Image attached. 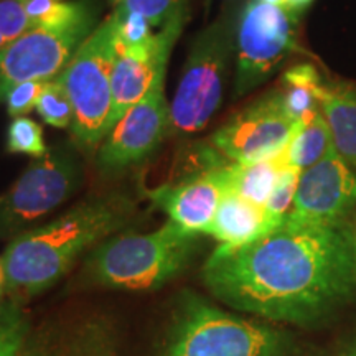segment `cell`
I'll list each match as a JSON object with an SVG mask.
<instances>
[{"mask_svg":"<svg viewBox=\"0 0 356 356\" xmlns=\"http://www.w3.org/2000/svg\"><path fill=\"white\" fill-rule=\"evenodd\" d=\"M202 277L231 309L277 323L312 327L350 302L356 291V238L350 222L277 228L239 246L220 244Z\"/></svg>","mask_w":356,"mask_h":356,"instance_id":"cell-1","label":"cell"},{"mask_svg":"<svg viewBox=\"0 0 356 356\" xmlns=\"http://www.w3.org/2000/svg\"><path fill=\"white\" fill-rule=\"evenodd\" d=\"M136 211L129 195L109 191L83 200L56 220L17 234L0 257L6 291L17 300L48 291L79 256L126 228Z\"/></svg>","mask_w":356,"mask_h":356,"instance_id":"cell-2","label":"cell"},{"mask_svg":"<svg viewBox=\"0 0 356 356\" xmlns=\"http://www.w3.org/2000/svg\"><path fill=\"white\" fill-rule=\"evenodd\" d=\"M157 356H293V345L286 332L186 291L172 307Z\"/></svg>","mask_w":356,"mask_h":356,"instance_id":"cell-3","label":"cell"},{"mask_svg":"<svg viewBox=\"0 0 356 356\" xmlns=\"http://www.w3.org/2000/svg\"><path fill=\"white\" fill-rule=\"evenodd\" d=\"M197 244V233L173 221L152 233L118 234L92 249L84 275L118 291H155L184 273Z\"/></svg>","mask_w":356,"mask_h":356,"instance_id":"cell-4","label":"cell"},{"mask_svg":"<svg viewBox=\"0 0 356 356\" xmlns=\"http://www.w3.org/2000/svg\"><path fill=\"white\" fill-rule=\"evenodd\" d=\"M115 60L114 13L96 26L61 71L74 118L71 134L78 149L92 152L113 131V68Z\"/></svg>","mask_w":356,"mask_h":356,"instance_id":"cell-5","label":"cell"},{"mask_svg":"<svg viewBox=\"0 0 356 356\" xmlns=\"http://www.w3.org/2000/svg\"><path fill=\"white\" fill-rule=\"evenodd\" d=\"M236 26L221 17L195 40L168 106L167 137H185L207 127L220 109Z\"/></svg>","mask_w":356,"mask_h":356,"instance_id":"cell-6","label":"cell"},{"mask_svg":"<svg viewBox=\"0 0 356 356\" xmlns=\"http://www.w3.org/2000/svg\"><path fill=\"white\" fill-rule=\"evenodd\" d=\"M84 181L76 144L50 147L0 197V233L20 234L78 193Z\"/></svg>","mask_w":356,"mask_h":356,"instance_id":"cell-7","label":"cell"},{"mask_svg":"<svg viewBox=\"0 0 356 356\" xmlns=\"http://www.w3.org/2000/svg\"><path fill=\"white\" fill-rule=\"evenodd\" d=\"M97 7L86 0L73 19L30 30L0 50V101L25 81H50L61 74L78 48L96 30Z\"/></svg>","mask_w":356,"mask_h":356,"instance_id":"cell-8","label":"cell"},{"mask_svg":"<svg viewBox=\"0 0 356 356\" xmlns=\"http://www.w3.org/2000/svg\"><path fill=\"white\" fill-rule=\"evenodd\" d=\"M297 24L284 7L249 0L236 25V97L261 86L297 50Z\"/></svg>","mask_w":356,"mask_h":356,"instance_id":"cell-9","label":"cell"},{"mask_svg":"<svg viewBox=\"0 0 356 356\" xmlns=\"http://www.w3.org/2000/svg\"><path fill=\"white\" fill-rule=\"evenodd\" d=\"M299 122L284 111L279 89L234 114L213 134L210 144L231 163H254L282 155Z\"/></svg>","mask_w":356,"mask_h":356,"instance_id":"cell-10","label":"cell"},{"mask_svg":"<svg viewBox=\"0 0 356 356\" xmlns=\"http://www.w3.org/2000/svg\"><path fill=\"white\" fill-rule=\"evenodd\" d=\"M165 74L115 122L97 150V167L104 172H119L145 160L167 137L168 106L165 101Z\"/></svg>","mask_w":356,"mask_h":356,"instance_id":"cell-11","label":"cell"},{"mask_svg":"<svg viewBox=\"0 0 356 356\" xmlns=\"http://www.w3.org/2000/svg\"><path fill=\"white\" fill-rule=\"evenodd\" d=\"M356 207V172L335 150L302 172L287 220L305 225L348 222Z\"/></svg>","mask_w":356,"mask_h":356,"instance_id":"cell-12","label":"cell"},{"mask_svg":"<svg viewBox=\"0 0 356 356\" xmlns=\"http://www.w3.org/2000/svg\"><path fill=\"white\" fill-rule=\"evenodd\" d=\"M186 22V8L172 15L157 32L155 42L145 48L126 50L115 47L113 68V124L122 118L154 86L160 74L167 73L168 58Z\"/></svg>","mask_w":356,"mask_h":356,"instance_id":"cell-13","label":"cell"},{"mask_svg":"<svg viewBox=\"0 0 356 356\" xmlns=\"http://www.w3.org/2000/svg\"><path fill=\"white\" fill-rule=\"evenodd\" d=\"M226 165L186 173L177 181L149 191V198L181 228L197 234L207 233L226 191Z\"/></svg>","mask_w":356,"mask_h":356,"instance_id":"cell-14","label":"cell"},{"mask_svg":"<svg viewBox=\"0 0 356 356\" xmlns=\"http://www.w3.org/2000/svg\"><path fill=\"white\" fill-rule=\"evenodd\" d=\"M320 108L332 131L335 152L356 172V84L327 78Z\"/></svg>","mask_w":356,"mask_h":356,"instance_id":"cell-15","label":"cell"},{"mask_svg":"<svg viewBox=\"0 0 356 356\" xmlns=\"http://www.w3.org/2000/svg\"><path fill=\"white\" fill-rule=\"evenodd\" d=\"M269 233L264 208L248 202L234 191L226 190L207 234L221 244L239 246Z\"/></svg>","mask_w":356,"mask_h":356,"instance_id":"cell-16","label":"cell"},{"mask_svg":"<svg viewBox=\"0 0 356 356\" xmlns=\"http://www.w3.org/2000/svg\"><path fill=\"white\" fill-rule=\"evenodd\" d=\"M325 79L318 70L310 63L293 65L282 74L277 88L282 99L284 111L296 122L305 121L320 111Z\"/></svg>","mask_w":356,"mask_h":356,"instance_id":"cell-17","label":"cell"},{"mask_svg":"<svg viewBox=\"0 0 356 356\" xmlns=\"http://www.w3.org/2000/svg\"><path fill=\"white\" fill-rule=\"evenodd\" d=\"M286 167L284 155L254 163H228L226 190L234 191L248 202L264 208Z\"/></svg>","mask_w":356,"mask_h":356,"instance_id":"cell-18","label":"cell"},{"mask_svg":"<svg viewBox=\"0 0 356 356\" xmlns=\"http://www.w3.org/2000/svg\"><path fill=\"white\" fill-rule=\"evenodd\" d=\"M333 150L335 147H333L332 131L320 109L305 121L299 122L282 155L287 167L304 172L323 160Z\"/></svg>","mask_w":356,"mask_h":356,"instance_id":"cell-19","label":"cell"},{"mask_svg":"<svg viewBox=\"0 0 356 356\" xmlns=\"http://www.w3.org/2000/svg\"><path fill=\"white\" fill-rule=\"evenodd\" d=\"M66 356H119V340L113 322L96 315L70 330Z\"/></svg>","mask_w":356,"mask_h":356,"instance_id":"cell-20","label":"cell"},{"mask_svg":"<svg viewBox=\"0 0 356 356\" xmlns=\"http://www.w3.org/2000/svg\"><path fill=\"white\" fill-rule=\"evenodd\" d=\"M70 330L56 322H44L32 328L15 356H66Z\"/></svg>","mask_w":356,"mask_h":356,"instance_id":"cell-21","label":"cell"},{"mask_svg":"<svg viewBox=\"0 0 356 356\" xmlns=\"http://www.w3.org/2000/svg\"><path fill=\"white\" fill-rule=\"evenodd\" d=\"M35 109L38 111L40 118L47 124H50V126L58 129L71 127L74 111L60 76L50 79V81H44Z\"/></svg>","mask_w":356,"mask_h":356,"instance_id":"cell-22","label":"cell"},{"mask_svg":"<svg viewBox=\"0 0 356 356\" xmlns=\"http://www.w3.org/2000/svg\"><path fill=\"white\" fill-rule=\"evenodd\" d=\"M32 330L30 318L20 302L12 297L0 307V356H15L24 340Z\"/></svg>","mask_w":356,"mask_h":356,"instance_id":"cell-23","label":"cell"},{"mask_svg":"<svg viewBox=\"0 0 356 356\" xmlns=\"http://www.w3.org/2000/svg\"><path fill=\"white\" fill-rule=\"evenodd\" d=\"M114 19L115 47L137 50V48H145L155 42L157 32H154V26L140 13L124 10L118 6L114 10Z\"/></svg>","mask_w":356,"mask_h":356,"instance_id":"cell-24","label":"cell"},{"mask_svg":"<svg viewBox=\"0 0 356 356\" xmlns=\"http://www.w3.org/2000/svg\"><path fill=\"white\" fill-rule=\"evenodd\" d=\"M300 175L302 172L293 167H286L280 173L277 184H275L273 193H270L264 207L266 225L269 233L277 228L280 222L284 221V218L289 215V211H291Z\"/></svg>","mask_w":356,"mask_h":356,"instance_id":"cell-25","label":"cell"},{"mask_svg":"<svg viewBox=\"0 0 356 356\" xmlns=\"http://www.w3.org/2000/svg\"><path fill=\"white\" fill-rule=\"evenodd\" d=\"M7 150L10 154H26L32 157H43L48 152L43 140V129L33 119L20 115L13 118L7 131Z\"/></svg>","mask_w":356,"mask_h":356,"instance_id":"cell-26","label":"cell"},{"mask_svg":"<svg viewBox=\"0 0 356 356\" xmlns=\"http://www.w3.org/2000/svg\"><path fill=\"white\" fill-rule=\"evenodd\" d=\"M118 6L124 10L140 13L154 29H162L172 15L186 8V0H122Z\"/></svg>","mask_w":356,"mask_h":356,"instance_id":"cell-27","label":"cell"},{"mask_svg":"<svg viewBox=\"0 0 356 356\" xmlns=\"http://www.w3.org/2000/svg\"><path fill=\"white\" fill-rule=\"evenodd\" d=\"M44 81H25L10 89L6 97L7 113L10 118H20L37 108V101Z\"/></svg>","mask_w":356,"mask_h":356,"instance_id":"cell-28","label":"cell"},{"mask_svg":"<svg viewBox=\"0 0 356 356\" xmlns=\"http://www.w3.org/2000/svg\"><path fill=\"white\" fill-rule=\"evenodd\" d=\"M312 2H314V0H286V2H284V8L293 13L296 17H299V13L307 10V7H309Z\"/></svg>","mask_w":356,"mask_h":356,"instance_id":"cell-29","label":"cell"},{"mask_svg":"<svg viewBox=\"0 0 356 356\" xmlns=\"http://www.w3.org/2000/svg\"><path fill=\"white\" fill-rule=\"evenodd\" d=\"M0 287H6V269H3L2 259H0Z\"/></svg>","mask_w":356,"mask_h":356,"instance_id":"cell-30","label":"cell"},{"mask_svg":"<svg viewBox=\"0 0 356 356\" xmlns=\"http://www.w3.org/2000/svg\"><path fill=\"white\" fill-rule=\"evenodd\" d=\"M341 356H356V341H355V343H353V345H351V346H350V348H348V350H346V351H345V353H343V355H341Z\"/></svg>","mask_w":356,"mask_h":356,"instance_id":"cell-31","label":"cell"},{"mask_svg":"<svg viewBox=\"0 0 356 356\" xmlns=\"http://www.w3.org/2000/svg\"><path fill=\"white\" fill-rule=\"evenodd\" d=\"M267 3H273V6H279V7H284V2L286 0H264Z\"/></svg>","mask_w":356,"mask_h":356,"instance_id":"cell-32","label":"cell"},{"mask_svg":"<svg viewBox=\"0 0 356 356\" xmlns=\"http://www.w3.org/2000/svg\"><path fill=\"white\" fill-rule=\"evenodd\" d=\"M6 44H7V42H6V40H3V37H2V33H0V50H2V48H3V47H6Z\"/></svg>","mask_w":356,"mask_h":356,"instance_id":"cell-33","label":"cell"},{"mask_svg":"<svg viewBox=\"0 0 356 356\" xmlns=\"http://www.w3.org/2000/svg\"><path fill=\"white\" fill-rule=\"evenodd\" d=\"M3 292H6V287H0V307H2V297H3Z\"/></svg>","mask_w":356,"mask_h":356,"instance_id":"cell-34","label":"cell"},{"mask_svg":"<svg viewBox=\"0 0 356 356\" xmlns=\"http://www.w3.org/2000/svg\"><path fill=\"white\" fill-rule=\"evenodd\" d=\"M113 2L115 3V6H118V3H121V2H122V0H113Z\"/></svg>","mask_w":356,"mask_h":356,"instance_id":"cell-35","label":"cell"},{"mask_svg":"<svg viewBox=\"0 0 356 356\" xmlns=\"http://www.w3.org/2000/svg\"><path fill=\"white\" fill-rule=\"evenodd\" d=\"M355 238H356V229H355Z\"/></svg>","mask_w":356,"mask_h":356,"instance_id":"cell-36","label":"cell"}]
</instances>
